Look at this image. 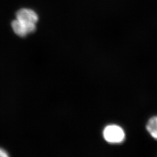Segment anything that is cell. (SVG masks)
<instances>
[{"label": "cell", "instance_id": "4", "mask_svg": "<svg viewBox=\"0 0 157 157\" xmlns=\"http://www.w3.org/2000/svg\"><path fill=\"white\" fill-rule=\"evenodd\" d=\"M9 155L8 154V152L6 151L5 150L0 148V157H8Z\"/></svg>", "mask_w": 157, "mask_h": 157}, {"label": "cell", "instance_id": "2", "mask_svg": "<svg viewBox=\"0 0 157 157\" xmlns=\"http://www.w3.org/2000/svg\"><path fill=\"white\" fill-rule=\"evenodd\" d=\"M103 136L105 140L113 144L122 143L125 137L124 130L120 126L115 124L108 125L105 127L103 132Z\"/></svg>", "mask_w": 157, "mask_h": 157}, {"label": "cell", "instance_id": "1", "mask_svg": "<svg viewBox=\"0 0 157 157\" xmlns=\"http://www.w3.org/2000/svg\"><path fill=\"white\" fill-rule=\"evenodd\" d=\"M38 21L39 17L35 12L23 8L17 12L16 19L12 22V28L17 35L24 37L35 32Z\"/></svg>", "mask_w": 157, "mask_h": 157}, {"label": "cell", "instance_id": "3", "mask_svg": "<svg viewBox=\"0 0 157 157\" xmlns=\"http://www.w3.org/2000/svg\"><path fill=\"white\" fill-rule=\"evenodd\" d=\"M146 128L152 137L157 139V116L152 117L148 121Z\"/></svg>", "mask_w": 157, "mask_h": 157}]
</instances>
